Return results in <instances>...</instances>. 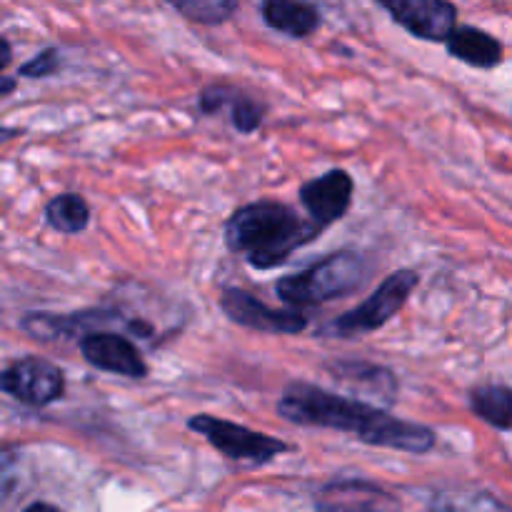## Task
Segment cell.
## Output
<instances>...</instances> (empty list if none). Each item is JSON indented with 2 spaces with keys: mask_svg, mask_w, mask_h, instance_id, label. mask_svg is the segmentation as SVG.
<instances>
[{
  "mask_svg": "<svg viewBox=\"0 0 512 512\" xmlns=\"http://www.w3.org/2000/svg\"><path fill=\"white\" fill-rule=\"evenodd\" d=\"M278 413L288 423L353 433L365 445L400 450V453L425 455L435 448L438 440V435L425 425L393 418L375 405L358 398H343L313 383H290L283 398L278 400Z\"/></svg>",
  "mask_w": 512,
  "mask_h": 512,
  "instance_id": "6da1fadb",
  "label": "cell"
},
{
  "mask_svg": "<svg viewBox=\"0 0 512 512\" xmlns=\"http://www.w3.org/2000/svg\"><path fill=\"white\" fill-rule=\"evenodd\" d=\"M318 230L303 220L290 205L278 200H255L235 210L225 223V245L243 255L258 270H273L288 263L303 245L318 240Z\"/></svg>",
  "mask_w": 512,
  "mask_h": 512,
  "instance_id": "7a4b0ae2",
  "label": "cell"
},
{
  "mask_svg": "<svg viewBox=\"0 0 512 512\" xmlns=\"http://www.w3.org/2000/svg\"><path fill=\"white\" fill-rule=\"evenodd\" d=\"M365 278H368V263L353 250H338L305 270L280 278L275 293L293 308H308L355 293Z\"/></svg>",
  "mask_w": 512,
  "mask_h": 512,
  "instance_id": "3957f363",
  "label": "cell"
},
{
  "mask_svg": "<svg viewBox=\"0 0 512 512\" xmlns=\"http://www.w3.org/2000/svg\"><path fill=\"white\" fill-rule=\"evenodd\" d=\"M418 280L420 278L415 270H395L393 275H388V278L378 285V290H375L365 303H360L358 308L340 315V318L330 325V333L338 335V338H360V335L380 330L385 323H390V320L403 310L410 293L418 288Z\"/></svg>",
  "mask_w": 512,
  "mask_h": 512,
  "instance_id": "277c9868",
  "label": "cell"
},
{
  "mask_svg": "<svg viewBox=\"0 0 512 512\" xmlns=\"http://www.w3.org/2000/svg\"><path fill=\"white\" fill-rule=\"evenodd\" d=\"M188 428L193 433L205 435V440L218 453H223L228 460H238V463L265 465L290 450V445L283 440L270 438V435L250 430L245 425L230 423V420L215 418V415H193L188 420Z\"/></svg>",
  "mask_w": 512,
  "mask_h": 512,
  "instance_id": "5b68a950",
  "label": "cell"
},
{
  "mask_svg": "<svg viewBox=\"0 0 512 512\" xmlns=\"http://www.w3.org/2000/svg\"><path fill=\"white\" fill-rule=\"evenodd\" d=\"M220 308L235 325L270 335H300L308 330V315L300 310H275L243 288H225Z\"/></svg>",
  "mask_w": 512,
  "mask_h": 512,
  "instance_id": "8992f818",
  "label": "cell"
},
{
  "mask_svg": "<svg viewBox=\"0 0 512 512\" xmlns=\"http://www.w3.org/2000/svg\"><path fill=\"white\" fill-rule=\"evenodd\" d=\"M0 390L33 408L55 403L65 393L63 370L43 358H23L0 373Z\"/></svg>",
  "mask_w": 512,
  "mask_h": 512,
  "instance_id": "52a82bcc",
  "label": "cell"
},
{
  "mask_svg": "<svg viewBox=\"0 0 512 512\" xmlns=\"http://www.w3.org/2000/svg\"><path fill=\"white\" fill-rule=\"evenodd\" d=\"M355 183L348 170H328L320 178L308 180L300 188V203L308 210V220L318 233L338 223L353 205Z\"/></svg>",
  "mask_w": 512,
  "mask_h": 512,
  "instance_id": "ba28073f",
  "label": "cell"
},
{
  "mask_svg": "<svg viewBox=\"0 0 512 512\" xmlns=\"http://www.w3.org/2000/svg\"><path fill=\"white\" fill-rule=\"evenodd\" d=\"M78 345L85 363L93 365L95 370L123 375V378L133 380H140L148 375V365H145L140 350L128 338H123V335L108 333V330H95V333L83 335Z\"/></svg>",
  "mask_w": 512,
  "mask_h": 512,
  "instance_id": "9c48e42d",
  "label": "cell"
},
{
  "mask_svg": "<svg viewBox=\"0 0 512 512\" xmlns=\"http://www.w3.org/2000/svg\"><path fill=\"white\" fill-rule=\"evenodd\" d=\"M318 512H400V500L370 480H335L315 495Z\"/></svg>",
  "mask_w": 512,
  "mask_h": 512,
  "instance_id": "30bf717a",
  "label": "cell"
},
{
  "mask_svg": "<svg viewBox=\"0 0 512 512\" xmlns=\"http://www.w3.org/2000/svg\"><path fill=\"white\" fill-rule=\"evenodd\" d=\"M388 13L423 40H448L455 30L458 10L448 0H380Z\"/></svg>",
  "mask_w": 512,
  "mask_h": 512,
  "instance_id": "8fae6325",
  "label": "cell"
},
{
  "mask_svg": "<svg viewBox=\"0 0 512 512\" xmlns=\"http://www.w3.org/2000/svg\"><path fill=\"white\" fill-rule=\"evenodd\" d=\"M118 320L113 310H80V313H28L23 318V330L38 340H75L95 333L100 325Z\"/></svg>",
  "mask_w": 512,
  "mask_h": 512,
  "instance_id": "7c38bea8",
  "label": "cell"
},
{
  "mask_svg": "<svg viewBox=\"0 0 512 512\" xmlns=\"http://www.w3.org/2000/svg\"><path fill=\"white\" fill-rule=\"evenodd\" d=\"M223 108H230V123L238 133L250 135L263 125L265 105L253 100L250 95L230 88V85H208L200 93V110L205 115L220 113Z\"/></svg>",
  "mask_w": 512,
  "mask_h": 512,
  "instance_id": "4fadbf2b",
  "label": "cell"
},
{
  "mask_svg": "<svg viewBox=\"0 0 512 512\" xmlns=\"http://www.w3.org/2000/svg\"><path fill=\"white\" fill-rule=\"evenodd\" d=\"M263 18L270 28L290 38H305L320 25L318 10L308 0H263Z\"/></svg>",
  "mask_w": 512,
  "mask_h": 512,
  "instance_id": "5bb4252c",
  "label": "cell"
},
{
  "mask_svg": "<svg viewBox=\"0 0 512 512\" xmlns=\"http://www.w3.org/2000/svg\"><path fill=\"white\" fill-rule=\"evenodd\" d=\"M448 50L475 68H495L503 60V45L478 28H455L448 38Z\"/></svg>",
  "mask_w": 512,
  "mask_h": 512,
  "instance_id": "9a60e30c",
  "label": "cell"
},
{
  "mask_svg": "<svg viewBox=\"0 0 512 512\" xmlns=\"http://www.w3.org/2000/svg\"><path fill=\"white\" fill-rule=\"evenodd\" d=\"M330 373L340 380V383L350 385V388H368L370 393L378 395V398L390 400L398 393V383H395V375L390 370L378 368V365L368 363H335L330 365Z\"/></svg>",
  "mask_w": 512,
  "mask_h": 512,
  "instance_id": "2e32d148",
  "label": "cell"
},
{
  "mask_svg": "<svg viewBox=\"0 0 512 512\" xmlns=\"http://www.w3.org/2000/svg\"><path fill=\"white\" fill-rule=\"evenodd\" d=\"M470 408L498 430L512 428V388L508 385H480L470 393Z\"/></svg>",
  "mask_w": 512,
  "mask_h": 512,
  "instance_id": "e0dca14e",
  "label": "cell"
},
{
  "mask_svg": "<svg viewBox=\"0 0 512 512\" xmlns=\"http://www.w3.org/2000/svg\"><path fill=\"white\" fill-rule=\"evenodd\" d=\"M45 220L53 230L63 235H78L88 228L90 223V208L78 193H63L55 195L48 205H45Z\"/></svg>",
  "mask_w": 512,
  "mask_h": 512,
  "instance_id": "ac0fdd59",
  "label": "cell"
},
{
  "mask_svg": "<svg viewBox=\"0 0 512 512\" xmlns=\"http://www.w3.org/2000/svg\"><path fill=\"white\" fill-rule=\"evenodd\" d=\"M168 3L175 5L185 18L195 20V23L215 25L233 15L238 0H168Z\"/></svg>",
  "mask_w": 512,
  "mask_h": 512,
  "instance_id": "d6986e66",
  "label": "cell"
},
{
  "mask_svg": "<svg viewBox=\"0 0 512 512\" xmlns=\"http://www.w3.org/2000/svg\"><path fill=\"white\" fill-rule=\"evenodd\" d=\"M435 512H510V510L505 508V505H500L495 498H490V495H470V498L443 500V503L435 508Z\"/></svg>",
  "mask_w": 512,
  "mask_h": 512,
  "instance_id": "ffe728a7",
  "label": "cell"
},
{
  "mask_svg": "<svg viewBox=\"0 0 512 512\" xmlns=\"http://www.w3.org/2000/svg\"><path fill=\"white\" fill-rule=\"evenodd\" d=\"M60 68V55L58 50H43L40 55H35L30 63L20 65V75H25V78H48V75H53L55 70Z\"/></svg>",
  "mask_w": 512,
  "mask_h": 512,
  "instance_id": "44dd1931",
  "label": "cell"
},
{
  "mask_svg": "<svg viewBox=\"0 0 512 512\" xmlns=\"http://www.w3.org/2000/svg\"><path fill=\"white\" fill-rule=\"evenodd\" d=\"M10 58H13V53H10V45H8V40H3V38H0V70H3L5 65L10 63Z\"/></svg>",
  "mask_w": 512,
  "mask_h": 512,
  "instance_id": "7402d4cb",
  "label": "cell"
},
{
  "mask_svg": "<svg viewBox=\"0 0 512 512\" xmlns=\"http://www.w3.org/2000/svg\"><path fill=\"white\" fill-rule=\"evenodd\" d=\"M23 512H63V510L53 508V505H48V503H35V505H30V508H25Z\"/></svg>",
  "mask_w": 512,
  "mask_h": 512,
  "instance_id": "603a6c76",
  "label": "cell"
},
{
  "mask_svg": "<svg viewBox=\"0 0 512 512\" xmlns=\"http://www.w3.org/2000/svg\"><path fill=\"white\" fill-rule=\"evenodd\" d=\"M15 135H20V130H13V128H3V125H0V145H3V143H8V140H13Z\"/></svg>",
  "mask_w": 512,
  "mask_h": 512,
  "instance_id": "cb8c5ba5",
  "label": "cell"
}]
</instances>
